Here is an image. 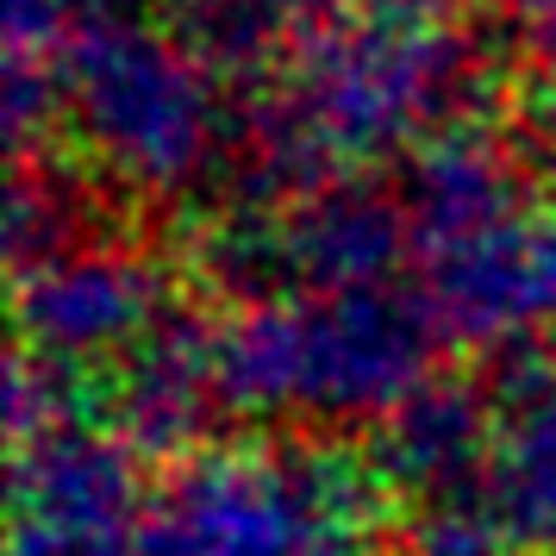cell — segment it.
Masks as SVG:
<instances>
[{
  "mask_svg": "<svg viewBox=\"0 0 556 556\" xmlns=\"http://www.w3.org/2000/svg\"><path fill=\"white\" fill-rule=\"evenodd\" d=\"M70 238H76V206H70V194L56 181H45L38 169H20L13 201H7V251H13V269L20 276L38 269L45 256L70 251Z\"/></svg>",
  "mask_w": 556,
  "mask_h": 556,
  "instance_id": "16",
  "label": "cell"
},
{
  "mask_svg": "<svg viewBox=\"0 0 556 556\" xmlns=\"http://www.w3.org/2000/svg\"><path fill=\"white\" fill-rule=\"evenodd\" d=\"M138 451L113 431H51L13 463V556H138Z\"/></svg>",
  "mask_w": 556,
  "mask_h": 556,
  "instance_id": "5",
  "label": "cell"
},
{
  "mask_svg": "<svg viewBox=\"0 0 556 556\" xmlns=\"http://www.w3.org/2000/svg\"><path fill=\"white\" fill-rule=\"evenodd\" d=\"M63 113L131 188H181L219 144L213 70L181 38L106 13L56 51Z\"/></svg>",
  "mask_w": 556,
  "mask_h": 556,
  "instance_id": "4",
  "label": "cell"
},
{
  "mask_svg": "<svg viewBox=\"0 0 556 556\" xmlns=\"http://www.w3.org/2000/svg\"><path fill=\"white\" fill-rule=\"evenodd\" d=\"M269 7L288 20V31H306V38H319L338 20H351V0H269Z\"/></svg>",
  "mask_w": 556,
  "mask_h": 556,
  "instance_id": "19",
  "label": "cell"
},
{
  "mask_svg": "<svg viewBox=\"0 0 556 556\" xmlns=\"http://www.w3.org/2000/svg\"><path fill=\"white\" fill-rule=\"evenodd\" d=\"M381 488L338 444L194 451L144 513L138 556H376Z\"/></svg>",
  "mask_w": 556,
  "mask_h": 556,
  "instance_id": "3",
  "label": "cell"
},
{
  "mask_svg": "<svg viewBox=\"0 0 556 556\" xmlns=\"http://www.w3.org/2000/svg\"><path fill=\"white\" fill-rule=\"evenodd\" d=\"M406 226H413V251H444L476 231L501 226L513 213H526V176L506 156L501 138L488 131H438L426 151L406 169Z\"/></svg>",
  "mask_w": 556,
  "mask_h": 556,
  "instance_id": "11",
  "label": "cell"
},
{
  "mask_svg": "<svg viewBox=\"0 0 556 556\" xmlns=\"http://www.w3.org/2000/svg\"><path fill=\"white\" fill-rule=\"evenodd\" d=\"M113 13V0H7V45L31 56H56L81 26Z\"/></svg>",
  "mask_w": 556,
  "mask_h": 556,
  "instance_id": "18",
  "label": "cell"
},
{
  "mask_svg": "<svg viewBox=\"0 0 556 556\" xmlns=\"http://www.w3.org/2000/svg\"><path fill=\"white\" fill-rule=\"evenodd\" d=\"M519 13H526V31L538 45V56L551 63V76H556V0H519Z\"/></svg>",
  "mask_w": 556,
  "mask_h": 556,
  "instance_id": "20",
  "label": "cell"
},
{
  "mask_svg": "<svg viewBox=\"0 0 556 556\" xmlns=\"http://www.w3.org/2000/svg\"><path fill=\"white\" fill-rule=\"evenodd\" d=\"M81 388H88V369H81V363H63V356H45V351H20L13 356V388H7L13 451L76 426L81 401H88Z\"/></svg>",
  "mask_w": 556,
  "mask_h": 556,
  "instance_id": "14",
  "label": "cell"
},
{
  "mask_svg": "<svg viewBox=\"0 0 556 556\" xmlns=\"http://www.w3.org/2000/svg\"><path fill=\"white\" fill-rule=\"evenodd\" d=\"M213 406H226L213 338L194 319H163L138 351H126V369L113 381V431L138 456H194Z\"/></svg>",
  "mask_w": 556,
  "mask_h": 556,
  "instance_id": "8",
  "label": "cell"
},
{
  "mask_svg": "<svg viewBox=\"0 0 556 556\" xmlns=\"http://www.w3.org/2000/svg\"><path fill=\"white\" fill-rule=\"evenodd\" d=\"M169 31L219 81H251L256 70H269L276 45L288 38V20L269 0H176Z\"/></svg>",
  "mask_w": 556,
  "mask_h": 556,
  "instance_id": "13",
  "label": "cell"
},
{
  "mask_svg": "<svg viewBox=\"0 0 556 556\" xmlns=\"http://www.w3.org/2000/svg\"><path fill=\"white\" fill-rule=\"evenodd\" d=\"M413 244L406 206L376 188H319L281 213V276L306 294L388 288L401 251Z\"/></svg>",
  "mask_w": 556,
  "mask_h": 556,
  "instance_id": "10",
  "label": "cell"
},
{
  "mask_svg": "<svg viewBox=\"0 0 556 556\" xmlns=\"http://www.w3.org/2000/svg\"><path fill=\"white\" fill-rule=\"evenodd\" d=\"M513 551H519V538L488 506V494L431 501L413 519V538H406V556H513Z\"/></svg>",
  "mask_w": 556,
  "mask_h": 556,
  "instance_id": "15",
  "label": "cell"
},
{
  "mask_svg": "<svg viewBox=\"0 0 556 556\" xmlns=\"http://www.w3.org/2000/svg\"><path fill=\"white\" fill-rule=\"evenodd\" d=\"M56 113H63V81H56L51 56L13 51V63H7V138H13V151H38L51 138Z\"/></svg>",
  "mask_w": 556,
  "mask_h": 556,
  "instance_id": "17",
  "label": "cell"
},
{
  "mask_svg": "<svg viewBox=\"0 0 556 556\" xmlns=\"http://www.w3.org/2000/svg\"><path fill=\"white\" fill-rule=\"evenodd\" d=\"M538 126H544V144L556 151V76H551V88H544V101H538Z\"/></svg>",
  "mask_w": 556,
  "mask_h": 556,
  "instance_id": "21",
  "label": "cell"
},
{
  "mask_svg": "<svg viewBox=\"0 0 556 556\" xmlns=\"http://www.w3.org/2000/svg\"><path fill=\"white\" fill-rule=\"evenodd\" d=\"M438 319L394 288H338L301 301H251L213 331V376L231 413L388 419L431 381Z\"/></svg>",
  "mask_w": 556,
  "mask_h": 556,
  "instance_id": "2",
  "label": "cell"
},
{
  "mask_svg": "<svg viewBox=\"0 0 556 556\" xmlns=\"http://www.w3.org/2000/svg\"><path fill=\"white\" fill-rule=\"evenodd\" d=\"M419 301L456 344H513L556 326V201L419 256Z\"/></svg>",
  "mask_w": 556,
  "mask_h": 556,
  "instance_id": "6",
  "label": "cell"
},
{
  "mask_svg": "<svg viewBox=\"0 0 556 556\" xmlns=\"http://www.w3.org/2000/svg\"><path fill=\"white\" fill-rule=\"evenodd\" d=\"M163 281L144 256L126 251H56L20 276V331L26 351L94 363L106 351H138L163 326Z\"/></svg>",
  "mask_w": 556,
  "mask_h": 556,
  "instance_id": "7",
  "label": "cell"
},
{
  "mask_svg": "<svg viewBox=\"0 0 556 556\" xmlns=\"http://www.w3.org/2000/svg\"><path fill=\"white\" fill-rule=\"evenodd\" d=\"M481 494L519 544H556V388L506 406Z\"/></svg>",
  "mask_w": 556,
  "mask_h": 556,
  "instance_id": "12",
  "label": "cell"
},
{
  "mask_svg": "<svg viewBox=\"0 0 556 556\" xmlns=\"http://www.w3.org/2000/svg\"><path fill=\"white\" fill-rule=\"evenodd\" d=\"M494 394L476 381H438L413 388L376 438V469L406 494L426 501H456L476 494L488 481V456H494Z\"/></svg>",
  "mask_w": 556,
  "mask_h": 556,
  "instance_id": "9",
  "label": "cell"
},
{
  "mask_svg": "<svg viewBox=\"0 0 556 556\" xmlns=\"http://www.w3.org/2000/svg\"><path fill=\"white\" fill-rule=\"evenodd\" d=\"M463 88H476V51L431 7L369 0L356 20L319 31L294 63L288 94L263 106L238 206L288 213L331 188L338 169L413 144L463 101Z\"/></svg>",
  "mask_w": 556,
  "mask_h": 556,
  "instance_id": "1",
  "label": "cell"
}]
</instances>
